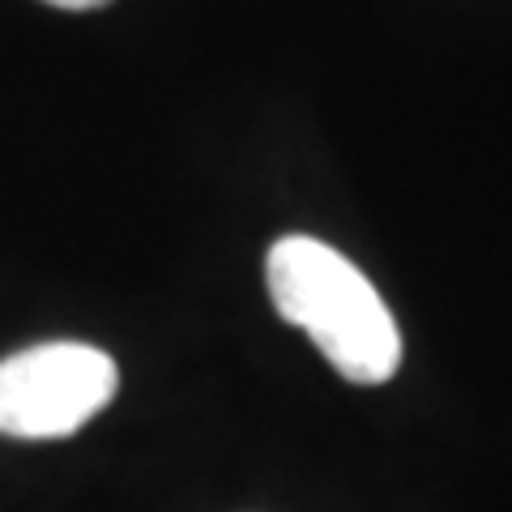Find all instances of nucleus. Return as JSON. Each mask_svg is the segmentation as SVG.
Returning <instances> with one entry per match:
<instances>
[{
	"mask_svg": "<svg viewBox=\"0 0 512 512\" xmlns=\"http://www.w3.org/2000/svg\"><path fill=\"white\" fill-rule=\"evenodd\" d=\"M269 299L350 384H384L402 367V333L372 282L338 248L282 235L265 256Z\"/></svg>",
	"mask_w": 512,
	"mask_h": 512,
	"instance_id": "f257e3e1",
	"label": "nucleus"
},
{
	"mask_svg": "<svg viewBox=\"0 0 512 512\" xmlns=\"http://www.w3.org/2000/svg\"><path fill=\"white\" fill-rule=\"evenodd\" d=\"M120 389L116 359L86 342H47L0 359V436L56 440L86 427Z\"/></svg>",
	"mask_w": 512,
	"mask_h": 512,
	"instance_id": "f03ea898",
	"label": "nucleus"
},
{
	"mask_svg": "<svg viewBox=\"0 0 512 512\" xmlns=\"http://www.w3.org/2000/svg\"><path fill=\"white\" fill-rule=\"evenodd\" d=\"M47 5H56V9H103V5H111V0H47Z\"/></svg>",
	"mask_w": 512,
	"mask_h": 512,
	"instance_id": "7ed1b4c3",
	"label": "nucleus"
}]
</instances>
